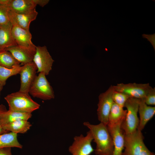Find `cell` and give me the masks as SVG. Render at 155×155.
Masks as SVG:
<instances>
[{
    "label": "cell",
    "instance_id": "cell-1",
    "mask_svg": "<svg viewBox=\"0 0 155 155\" xmlns=\"http://www.w3.org/2000/svg\"><path fill=\"white\" fill-rule=\"evenodd\" d=\"M84 125L90 132L96 146L94 150L96 155H112L113 144L107 125L102 123L97 125L85 122Z\"/></svg>",
    "mask_w": 155,
    "mask_h": 155
},
{
    "label": "cell",
    "instance_id": "cell-2",
    "mask_svg": "<svg viewBox=\"0 0 155 155\" xmlns=\"http://www.w3.org/2000/svg\"><path fill=\"white\" fill-rule=\"evenodd\" d=\"M29 94L19 90L6 96L4 99L8 104L9 110L31 113L39 109L40 104L33 100Z\"/></svg>",
    "mask_w": 155,
    "mask_h": 155
},
{
    "label": "cell",
    "instance_id": "cell-3",
    "mask_svg": "<svg viewBox=\"0 0 155 155\" xmlns=\"http://www.w3.org/2000/svg\"><path fill=\"white\" fill-rule=\"evenodd\" d=\"M144 139L142 132L138 130L125 135L123 155H155L147 147Z\"/></svg>",
    "mask_w": 155,
    "mask_h": 155
},
{
    "label": "cell",
    "instance_id": "cell-4",
    "mask_svg": "<svg viewBox=\"0 0 155 155\" xmlns=\"http://www.w3.org/2000/svg\"><path fill=\"white\" fill-rule=\"evenodd\" d=\"M140 99L131 97L126 101L124 107L127 113L121 127L126 134L132 133L138 129L139 119L137 116Z\"/></svg>",
    "mask_w": 155,
    "mask_h": 155
},
{
    "label": "cell",
    "instance_id": "cell-5",
    "mask_svg": "<svg viewBox=\"0 0 155 155\" xmlns=\"http://www.w3.org/2000/svg\"><path fill=\"white\" fill-rule=\"evenodd\" d=\"M42 73H39L31 85L29 90L33 97L44 100H50L55 98L53 88Z\"/></svg>",
    "mask_w": 155,
    "mask_h": 155
},
{
    "label": "cell",
    "instance_id": "cell-6",
    "mask_svg": "<svg viewBox=\"0 0 155 155\" xmlns=\"http://www.w3.org/2000/svg\"><path fill=\"white\" fill-rule=\"evenodd\" d=\"M115 91L113 86L111 85L104 92L98 96L97 114L98 120L107 125L109 114L113 103V95Z\"/></svg>",
    "mask_w": 155,
    "mask_h": 155
},
{
    "label": "cell",
    "instance_id": "cell-7",
    "mask_svg": "<svg viewBox=\"0 0 155 155\" xmlns=\"http://www.w3.org/2000/svg\"><path fill=\"white\" fill-rule=\"evenodd\" d=\"M93 138L89 131L85 136L81 134L75 136L68 148L70 155H90L94 151L91 144Z\"/></svg>",
    "mask_w": 155,
    "mask_h": 155
},
{
    "label": "cell",
    "instance_id": "cell-8",
    "mask_svg": "<svg viewBox=\"0 0 155 155\" xmlns=\"http://www.w3.org/2000/svg\"><path fill=\"white\" fill-rule=\"evenodd\" d=\"M115 90L125 93L131 97L144 99L153 89L149 83L138 84L135 83L117 84L113 86Z\"/></svg>",
    "mask_w": 155,
    "mask_h": 155
},
{
    "label": "cell",
    "instance_id": "cell-9",
    "mask_svg": "<svg viewBox=\"0 0 155 155\" xmlns=\"http://www.w3.org/2000/svg\"><path fill=\"white\" fill-rule=\"evenodd\" d=\"M37 68V73H42L48 75L52 70L54 61L45 46H36V51L33 60Z\"/></svg>",
    "mask_w": 155,
    "mask_h": 155
},
{
    "label": "cell",
    "instance_id": "cell-10",
    "mask_svg": "<svg viewBox=\"0 0 155 155\" xmlns=\"http://www.w3.org/2000/svg\"><path fill=\"white\" fill-rule=\"evenodd\" d=\"M37 68L33 61L24 65L19 74L21 85L19 91L29 93L30 87L37 75Z\"/></svg>",
    "mask_w": 155,
    "mask_h": 155
},
{
    "label": "cell",
    "instance_id": "cell-11",
    "mask_svg": "<svg viewBox=\"0 0 155 155\" xmlns=\"http://www.w3.org/2000/svg\"><path fill=\"white\" fill-rule=\"evenodd\" d=\"M36 46L26 47L16 45L5 50L9 52L14 57L23 65L33 61L36 51Z\"/></svg>",
    "mask_w": 155,
    "mask_h": 155
},
{
    "label": "cell",
    "instance_id": "cell-12",
    "mask_svg": "<svg viewBox=\"0 0 155 155\" xmlns=\"http://www.w3.org/2000/svg\"><path fill=\"white\" fill-rule=\"evenodd\" d=\"M38 14L36 10L29 13L22 14L16 13L9 9L8 16L9 22L13 26L29 30L30 23L36 19Z\"/></svg>",
    "mask_w": 155,
    "mask_h": 155
},
{
    "label": "cell",
    "instance_id": "cell-13",
    "mask_svg": "<svg viewBox=\"0 0 155 155\" xmlns=\"http://www.w3.org/2000/svg\"><path fill=\"white\" fill-rule=\"evenodd\" d=\"M119 124L108 128L112 137L113 144L112 155H123L124 149V132Z\"/></svg>",
    "mask_w": 155,
    "mask_h": 155
},
{
    "label": "cell",
    "instance_id": "cell-14",
    "mask_svg": "<svg viewBox=\"0 0 155 155\" xmlns=\"http://www.w3.org/2000/svg\"><path fill=\"white\" fill-rule=\"evenodd\" d=\"M11 32L18 45L28 47L36 46L32 41V35L29 30L13 26Z\"/></svg>",
    "mask_w": 155,
    "mask_h": 155
},
{
    "label": "cell",
    "instance_id": "cell-15",
    "mask_svg": "<svg viewBox=\"0 0 155 155\" xmlns=\"http://www.w3.org/2000/svg\"><path fill=\"white\" fill-rule=\"evenodd\" d=\"M8 6L14 12L27 14L36 10V5L33 0H10Z\"/></svg>",
    "mask_w": 155,
    "mask_h": 155
},
{
    "label": "cell",
    "instance_id": "cell-16",
    "mask_svg": "<svg viewBox=\"0 0 155 155\" xmlns=\"http://www.w3.org/2000/svg\"><path fill=\"white\" fill-rule=\"evenodd\" d=\"M138 112L140 119L137 129L142 131L147 123L154 115L155 107L147 105L144 99H140Z\"/></svg>",
    "mask_w": 155,
    "mask_h": 155
},
{
    "label": "cell",
    "instance_id": "cell-17",
    "mask_svg": "<svg viewBox=\"0 0 155 155\" xmlns=\"http://www.w3.org/2000/svg\"><path fill=\"white\" fill-rule=\"evenodd\" d=\"M12 26L10 22L0 26V50L17 45L12 35Z\"/></svg>",
    "mask_w": 155,
    "mask_h": 155
},
{
    "label": "cell",
    "instance_id": "cell-18",
    "mask_svg": "<svg viewBox=\"0 0 155 155\" xmlns=\"http://www.w3.org/2000/svg\"><path fill=\"white\" fill-rule=\"evenodd\" d=\"M126 113V110H124L123 107L113 102L109 114L107 126L111 127L122 124L125 118Z\"/></svg>",
    "mask_w": 155,
    "mask_h": 155
},
{
    "label": "cell",
    "instance_id": "cell-19",
    "mask_svg": "<svg viewBox=\"0 0 155 155\" xmlns=\"http://www.w3.org/2000/svg\"><path fill=\"white\" fill-rule=\"evenodd\" d=\"M32 116L31 113H21L8 110L0 116V124L2 126L18 120H24L28 121Z\"/></svg>",
    "mask_w": 155,
    "mask_h": 155
},
{
    "label": "cell",
    "instance_id": "cell-20",
    "mask_svg": "<svg viewBox=\"0 0 155 155\" xmlns=\"http://www.w3.org/2000/svg\"><path fill=\"white\" fill-rule=\"evenodd\" d=\"M31 126L30 123L27 120H20L5 124L1 127L4 130L8 132L24 133L29 129Z\"/></svg>",
    "mask_w": 155,
    "mask_h": 155
},
{
    "label": "cell",
    "instance_id": "cell-21",
    "mask_svg": "<svg viewBox=\"0 0 155 155\" xmlns=\"http://www.w3.org/2000/svg\"><path fill=\"white\" fill-rule=\"evenodd\" d=\"M17 139V133L10 132L0 134V148L7 147L22 148Z\"/></svg>",
    "mask_w": 155,
    "mask_h": 155
},
{
    "label": "cell",
    "instance_id": "cell-22",
    "mask_svg": "<svg viewBox=\"0 0 155 155\" xmlns=\"http://www.w3.org/2000/svg\"><path fill=\"white\" fill-rule=\"evenodd\" d=\"M20 63L9 51L0 50V66L8 68L20 65Z\"/></svg>",
    "mask_w": 155,
    "mask_h": 155
},
{
    "label": "cell",
    "instance_id": "cell-23",
    "mask_svg": "<svg viewBox=\"0 0 155 155\" xmlns=\"http://www.w3.org/2000/svg\"><path fill=\"white\" fill-rule=\"evenodd\" d=\"M22 68L20 65L8 68L0 66V84L3 86L10 77L19 74Z\"/></svg>",
    "mask_w": 155,
    "mask_h": 155
},
{
    "label": "cell",
    "instance_id": "cell-24",
    "mask_svg": "<svg viewBox=\"0 0 155 155\" xmlns=\"http://www.w3.org/2000/svg\"><path fill=\"white\" fill-rule=\"evenodd\" d=\"M130 97H131L125 93L115 90L113 95V102L123 108L124 107L126 101Z\"/></svg>",
    "mask_w": 155,
    "mask_h": 155
},
{
    "label": "cell",
    "instance_id": "cell-25",
    "mask_svg": "<svg viewBox=\"0 0 155 155\" xmlns=\"http://www.w3.org/2000/svg\"><path fill=\"white\" fill-rule=\"evenodd\" d=\"M9 8L7 5H0V26L9 23L8 12Z\"/></svg>",
    "mask_w": 155,
    "mask_h": 155
},
{
    "label": "cell",
    "instance_id": "cell-26",
    "mask_svg": "<svg viewBox=\"0 0 155 155\" xmlns=\"http://www.w3.org/2000/svg\"><path fill=\"white\" fill-rule=\"evenodd\" d=\"M146 104L148 105H155V88L152 89L149 92L144 99Z\"/></svg>",
    "mask_w": 155,
    "mask_h": 155
},
{
    "label": "cell",
    "instance_id": "cell-27",
    "mask_svg": "<svg viewBox=\"0 0 155 155\" xmlns=\"http://www.w3.org/2000/svg\"><path fill=\"white\" fill-rule=\"evenodd\" d=\"M142 36L143 38L147 39L151 43L155 51V34H144Z\"/></svg>",
    "mask_w": 155,
    "mask_h": 155
},
{
    "label": "cell",
    "instance_id": "cell-28",
    "mask_svg": "<svg viewBox=\"0 0 155 155\" xmlns=\"http://www.w3.org/2000/svg\"><path fill=\"white\" fill-rule=\"evenodd\" d=\"M7 110L5 106L3 104H0V116L1 115L4 113ZM7 131L4 130L0 124V134L8 133Z\"/></svg>",
    "mask_w": 155,
    "mask_h": 155
},
{
    "label": "cell",
    "instance_id": "cell-29",
    "mask_svg": "<svg viewBox=\"0 0 155 155\" xmlns=\"http://www.w3.org/2000/svg\"><path fill=\"white\" fill-rule=\"evenodd\" d=\"M0 155H12L11 148L7 147L0 148Z\"/></svg>",
    "mask_w": 155,
    "mask_h": 155
},
{
    "label": "cell",
    "instance_id": "cell-30",
    "mask_svg": "<svg viewBox=\"0 0 155 155\" xmlns=\"http://www.w3.org/2000/svg\"><path fill=\"white\" fill-rule=\"evenodd\" d=\"M33 1L36 5L43 7L47 4L49 1V0H33Z\"/></svg>",
    "mask_w": 155,
    "mask_h": 155
},
{
    "label": "cell",
    "instance_id": "cell-31",
    "mask_svg": "<svg viewBox=\"0 0 155 155\" xmlns=\"http://www.w3.org/2000/svg\"><path fill=\"white\" fill-rule=\"evenodd\" d=\"M10 0H0V5H7L9 4Z\"/></svg>",
    "mask_w": 155,
    "mask_h": 155
},
{
    "label": "cell",
    "instance_id": "cell-32",
    "mask_svg": "<svg viewBox=\"0 0 155 155\" xmlns=\"http://www.w3.org/2000/svg\"><path fill=\"white\" fill-rule=\"evenodd\" d=\"M3 86L0 84V99L1 98V92L3 89Z\"/></svg>",
    "mask_w": 155,
    "mask_h": 155
}]
</instances>
